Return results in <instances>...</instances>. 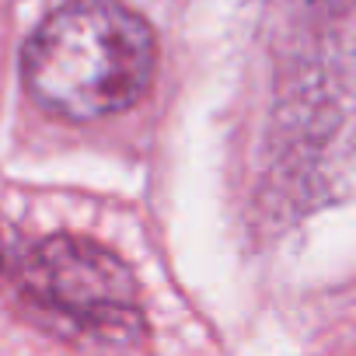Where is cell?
I'll return each instance as SVG.
<instances>
[{"instance_id":"cell-2","label":"cell","mask_w":356,"mask_h":356,"mask_svg":"<svg viewBox=\"0 0 356 356\" xmlns=\"http://www.w3.org/2000/svg\"><path fill=\"white\" fill-rule=\"evenodd\" d=\"M0 286L60 335L98 346L143 339V307L129 266L98 241L53 234L0 248Z\"/></svg>"},{"instance_id":"cell-1","label":"cell","mask_w":356,"mask_h":356,"mask_svg":"<svg viewBox=\"0 0 356 356\" xmlns=\"http://www.w3.org/2000/svg\"><path fill=\"white\" fill-rule=\"evenodd\" d=\"M157 70L150 25L119 0H70L22 53L29 95L53 115L95 122L133 108Z\"/></svg>"}]
</instances>
